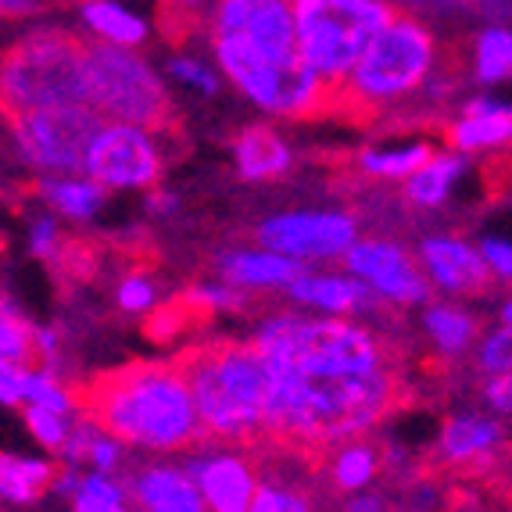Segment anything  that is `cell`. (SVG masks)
Wrapping results in <instances>:
<instances>
[{
    "label": "cell",
    "mask_w": 512,
    "mask_h": 512,
    "mask_svg": "<svg viewBox=\"0 0 512 512\" xmlns=\"http://www.w3.org/2000/svg\"><path fill=\"white\" fill-rule=\"evenodd\" d=\"M409 512H427V509H409Z\"/></svg>",
    "instance_id": "c3c4849f"
},
{
    "label": "cell",
    "mask_w": 512,
    "mask_h": 512,
    "mask_svg": "<svg viewBox=\"0 0 512 512\" xmlns=\"http://www.w3.org/2000/svg\"><path fill=\"white\" fill-rule=\"evenodd\" d=\"M22 423L26 430L33 434V441L47 452H61L72 437V427L69 419L61 416V412H51V409H40V405H26L22 409Z\"/></svg>",
    "instance_id": "e575fe53"
},
{
    "label": "cell",
    "mask_w": 512,
    "mask_h": 512,
    "mask_svg": "<svg viewBox=\"0 0 512 512\" xmlns=\"http://www.w3.org/2000/svg\"><path fill=\"white\" fill-rule=\"evenodd\" d=\"M83 69L90 108L101 111L104 119L144 126L162 140L180 129V111L172 104L165 83L129 47L108 40H86Z\"/></svg>",
    "instance_id": "52a82bcc"
},
{
    "label": "cell",
    "mask_w": 512,
    "mask_h": 512,
    "mask_svg": "<svg viewBox=\"0 0 512 512\" xmlns=\"http://www.w3.org/2000/svg\"><path fill=\"white\" fill-rule=\"evenodd\" d=\"M79 409L144 452H190L208 437L180 362H129L79 387Z\"/></svg>",
    "instance_id": "7a4b0ae2"
},
{
    "label": "cell",
    "mask_w": 512,
    "mask_h": 512,
    "mask_svg": "<svg viewBox=\"0 0 512 512\" xmlns=\"http://www.w3.org/2000/svg\"><path fill=\"white\" fill-rule=\"evenodd\" d=\"M416 258L423 265V273L430 276V283L448 298H480L495 283L484 251L462 237H423Z\"/></svg>",
    "instance_id": "5bb4252c"
},
{
    "label": "cell",
    "mask_w": 512,
    "mask_h": 512,
    "mask_svg": "<svg viewBox=\"0 0 512 512\" xmlns=\"http://www.w3.org/2000/svg\"><path fill=\"white\" fill-rule=\"evenodd\" d=\"M205 8V0H158V29L172 47H180L190 40V33L201 29Z\"/></svg>",
    "instance_id": "4dcf8cb0"
},
{
    "label": "cell",
    "mask_w": 512,
    "mask_h": 512,
    "mask_svg": "<svg viewBox=\"0 0 512 512\" xmlns=\"http://www.w3.org/2000/svg\"><path fill=\"white\" fill-rule=\"evenodd\" d=\"M423 330L437 344V351L448 355V359L466 355L480 337L477 316H473L470 308L455 305V301H430V305H423Z\"/></svg>",
    "instance_id": "7402d4cb"
},
{
    "label": "cell",
    "mask_w": 512,
    "mask_h": 512,
    "mask_svg": "<svg viewBox=\"0 0 512 512\" xmlns=\"http://www.w3.org/2000/svg\"><path fill=\"white\" fill-rule=\"evenodd\" d=\"M26 405H40V409H51V412H61V416H72L79 402L72 398V391H65V387H61V380L54 376V369L29 366Z\"/></svg>",
    "instance_id": "1f68e13d"
},
{
    "label": "cell",
    "mask_w": 512,
    "mask_h": 512,
    "mask_svg": "<svg viewBox=\"0 0 512 512\" xmlns=\"http://www.w3.org/2000/svg\"><path fill=\"white\" fill-rule=\"evenodd\" d=\"M477 369L484 376L512 373V323H502L480 337L477 344Z\"/></svg>",
    "instance_id": "8d00e7d4"
},
{
    "label": "cell",
    "mask_w": 512,
    "mask_h": 512,
    "mask_svg": "<svg viewBox=\"0 0 512 512\" xmlns=\"http://www.w3.org/2000/svg\"><path fill=\"white\" fill-rule=\"evenodd\" d=\"M341 262H344V273L359 276L384 305H398V308L430 305L434 283L423 273L419 258H412L409 251H405L402 244H394V240L359 237L355 248H351Z\"/></svg>",
    "instance_id": "8fae6325"
},
{
    "label": "cell",
    "mask_w": 512,
    "mask_h": 512,
    "mask_svg": "<svg viewBox=\"0 0 512 512\" xmlns=\"http://www.w3.org/2000/svg\"><path fill=\"white\" fill-rule=\"evenodd\" d=\"M197 316L208 319L215 312H233V308H244V291L233 287V283L219 280V283H190L187 291L180 294Z\"/></svg>",
    "instance_id": "d6a6232c"
},
{
    "label": "cell",
    "mask_w": 512,
    "mask_h": 512,
    "mask_svg": "<svg viewBox=\"0 0 512 512\" xmlns=\"http://www.w3.org/2000/svg\"><path fill=\"white\" fill-rule=\"evenodd\" d=\"M394 11L384 0H294L301 58L319 72L333 97Z\"/></svg>",
    "instance_id": "ba28073f"
},
{
    "label": "cell",
    "mask_w": 512,
    "mask_h": 512,
    "mask_svg": "<svg viewBox=\"0 0 512 512\" xmlns=\"http://www.w3.org/2000/svg\"><path fill=\"white\" fill-rule=\"evenodd\" d=\"M498 319H502V323H512V298L502 301V308H498Z\"/></svg>",
    "instance_id": "7dc6e473"
},
{
    "label": "cell",
    "mask_w": 512,
    "mask_h": 512,
    "mask_svg": "<svg viewBox=\"0 0 512 512\" xmlns=\"http://www.w3.org/2000/svg\"><path fill=\"white\" fill-rule=\"evenodd\" d=\"M187 473L201 487L208 512H251L255 491L262 484L251 455L226 444L212 452H194L187 459Z\"/></svg>",
    "instance_id": "4fadbf2b"
},
{
    "label": "cell",
    "mask_w": 512,
    "mask_h": 512,
    "mask_svg": "<svg viewBox=\"0 0 512 512\" xmlns=\"http://www.w3.org/2000/svg\"><path fill=\"white\" fill-rule=\"evenodd\" d=\"M169 72H172V79H180V83L194 86V90H201L205 97L219 94V79H215V72H208L197 58H172Z\"/></svg>",
    "instance_id": "f35d334b"
},
{
    "label": "cell",
    "mask_w": 512,
    "mask_h": 512,
    "mask_svg": "<svg viewBox=\"0 0 512 512\" xmlns=\"http://www.w3.org/2000/svg\"><path fill=\"white\" fill-rule=\"evenodd\" d=\"M15 151L36 176H83L86 154L94 144L104 115L90 104H61L4 115Z\"/></svg>",
    "instance_id": "9c48e42d"
},
{
    "label": "cell",
    "mask_w": 512,
    "mask_h": 512,
    "mask_svg": "<svg viewBox=\"0 0 512 512\" xmlns=\"http://www.w3.org/2000/svg\"><path fill=\"white\" fill-rule=\"evenodd\" d=\"M480 251H484V258H487V265H491L495 280L512 283V240L484 237V240H480Z\"/></svg>",
    "instance_id": "60d3db41"
},
{
    "label": "cell",
    "mask_w": 512,
    "mask_h": 512,
    "mask_svg": "<svg viewBox=\"0 0 512 512\" xmlns=\"http://www.w3.org/2000/svg\"><path fill=\"white\" fill-rule=\"evenodd\" d=\"M251 512H316V505H312V498L301 487L287 484L280 477H262Z\"/></svg>",
    "instance_id": "836d02e7"
},
{
    "label": "cell",
    "mask_w": 512,
    "mask_h": 512,
    "mask_svg": "<svg viewBox=\"0 0 512 512\" xmlns=\"http://www.w3.org/2000/svg\"><path fill=\"white\" fill-rule=\"evenodd\" d=\"M269 369L312 376H366L391 366V348L369 326L344 316L312 319L301 312H269L248 337Z\"/></svg>",
    "instance_id": "277c9868"
},
{
    "label": "cell",
    "mask_w": 512,
    "mask_h": 512,
    "mask_svg": "<svg viewBox=\"0 0 512 512\" xmlns=\"http://www.w3.org/2000/svg\"><path fill=\"white\" fill-rule=\"evenodd\" d=\"M470 69L473 79L484 86H495L512 79V29L487 26L470 40Z\"/></svg>",
    "instance_id": "4316f807"
},
{
    "label": "cell",
    "mask_w": 512,
    "mask_h": 512,
    "mask_svg": "<svg viewBox=\"0 0 512 512\" xmlns=\"http://www.w3.org/2000/svg\"><path fill=\"white\" fill-rule=\"evenodd\" d=\"M58 473H54V462L47 459H33V455H15L4 452L0 459V495L8 505H29L54 487Z\"/></svg>",
    "instance_id": "cb8c5ba5"
},
{
    "label": "cell",
    "mask_w": 512,
    "mask_h": 512,
    "mask_svg": "<svg viewBox=\"0 0 512 512\" xmlns=\"http://www.w3.org/2000/svg\"><path fill=\"white\" fill-rule=\"evenodd\" d=\"M158 140L162 137L144 126L104 122L86 154V176L108 190H154L165 169Z\"/></svg>",
    "instance_id": "30bf717a"
},
{
    "label": "cell",
    "mask_w": 512,
    "mask_h": 512,
    "mask_svg": "<svg viewBox=\"0 0 512 512\" xmlns=\"http://www.w3.org/2000/svg\"><path fill=\"white\" fill-rule=\"evenodd\" d=\"M129 502H133L129 484H122L104 470H94L83 473V480H79V491L72 495V512H133Z\"/></svg>",
    "instance_id": "f1b7e54d"
},
{
    "label": "cell",
    "mask_w": 512,
    "mask_h": 512,
    "mask_svg": "<svg viewBox=\"0 0 512 512\" xmlns=\"http://www.w3.org/2000/svg\"><path fill=\"white\" fill-rule=\"evenodd\" d=\"M83 22L94 29L97 40L119 43V47H137L147 40L144 22L115 0H83Z\"/></svg>",
    "instance_id": "83f0119b"
},
{
    "label": "cell",
    "mask_w": 512,
    "mask_h": 512,
    "mask_svg": "<svg viewBox=\"0 0 512 512\" xmlns=\"http://www.w3.org/2000/svg\"><path fill=\"white\" fill-rule=\"evenodd\" d=\"M283 294L294 305L316 308L323 316H362V312H373L380 301L359 276L351 273H305Z\"/></svg>",
    "instance_id": "e0dca14e"
},
{
    "label": "cell",
    "mask_w": 512,
    "mask_h": 512,
    "mask_svg": "<svg viewBox=\"0 0 512 512\" xmlns=\"http://www.w3.org/2000/svg\"><path fill=\"white\" fill-rule=\"evenodd\" d=\"M33 194L40 197L43 205L58 212L61 219L72 222H90L104 208L108 187L97 183L94 176H36Z\"/></svg>",
    "instance_id": "44dd1931"
},
{
    "label": "cell",
    "mask_w": 512,
    "mask_h": 512,
    "mask_svg": "<svg viewBox=\"0 0 512 512\" xmlns=\"http://www.w3.org/2000/svg\"><path fill=\"white\" fill-rule=\"evenodd\" d=\"M26 380H29V366L22 362H4L0 366V402L15 409V405H26Z\"/></svg>",
    "instance_id": "ab89813d"
},
{
    "label": "cell",
    "mask_w": 512,
    "mask_h": 512,
    "mask_svg": "<svg viewBox=\"0 0 512 512\" xmlns=\"http://www.w3.org/2000/svg\"><path fill=\"white\" fill-rule=\"evenodd\" d=\"M233 165H237L240 180L273 183L291 172L294 151L276 129L248 126V129H240L237 140H233Z\"/></svg>",
    "instance_id": "ffe728a7"
},
{
    "label": "cell",
    "mask_w": 512,
    "mask_h": 512,
    "mask_svg": "<svg viewBox=\"0 0 512 512\" xmlns=\"http://www.w3.org/2000/svg\"><path fill=\"white\" fill-rule=\"evenodd\" d=\"M29 255L43 258V262H58L61 258V226L58 212H40L29 219Z\"/></svg>",
    "instance_id": "74e56055"
},
{
    "label": "cell",
    "mask_w": 512,
    "mask_h": 512,
    "mask_svg": "<svg viewBox=\"0 0 512 512\" xmlns=\"http://www.w3.org/2000/svg\"><path fill=\"white\" fill-rule=\"evenodd\" d=\"M402 402L394 369L366 376H312L273 369L265 437L291 452H330L373 430Z\"/></svg>",
    "instance_id": "6da1fadb"
},
{
    "label": "cell",
    "mask_w": 512,
    "mask_h": 512,
    "mask_svg": "<svg viewBox=\"0 0 512 512\" xmlns=\"http://www.w3.org/2000/svg\"><path fill=\"white\" fill-rule=\"evenodd\" d=\"M86 40L65 29H33L4 51L0 94L4 115L61 104H90L83 69Z\"/></svg>",
    "instance_id": "8992f818"
},
{
    "label": "cell",
    "mask_w": 512,
    "mask_h": 512,
    "mask_svg": "<svg viewBox=\"0 0 512 512\" xmlns=\"http://www.w3.org/2000/svg\"><path fill=\"white\" fill-rule=\"evenodd\" d=\"M176 205H180V197L172 194V190H151V194H147V212H154V215H172Z\"/></svg>",
    "instance_id": "f6af8a7d"
},
{
    "label": "cell",
    "mask_w": 512,
    "mask_h": 512,
    "mask_svg": "<svg viewBox=\"0 0 512 512\" xmlns=\"http://www.w3.org/2000/svg\"><path fill=\"white\" fill-rule=\"evenodd\" d=\"M0 355L4 362H22V366L36 359V326H29L11 298H4L0 308Z\"/></svg>",
    "instance_id": "f546056e"
},
{
    "label": "cell",
    "mask_w": 512,
    "mask_h": 512,
    "mask_svg": "<svg viewBox=\"0 0 512 512\" xmlns=\"http://www.w3.org/2000/svg\"><path fill=\"white\" fill-rule=\"evenodd\" d=\"M126 484L140 512H208L201 487L187 473V466L147 462L129 473Z\"/></svg>",
    "instance_id": "2e32d148"
},
{
    "label": "cell",
    "mask_w": 512,
    "mask_h": 512,
    "mask_svg": "<svg viewBox=\"0 0 512 512\" xmlns=\"http://www.w3.org/2000/svg\"><path fill=\"white\" fill-rule=\"evenodd\" d=\"M462 172H466V158L459 151L448 154H434L416 176L405 180V201L412 208H444L452 190L459 187Z\"/></svg>",
    "instance_id": "603a6c76"
},
{
    "label": "cell",
    "mask_w": 512,
    "mask_h": 512,
    "mask_svg": "<svg viewBox=\"0 0 512 512\" xmlns=\"http://www.w3.org/2000/svg\"><path fill=\"white\" fill-rule=\"evenodd\" d=\"M258 244L298 262L344 258L359 240V222L348 212H280L258 222Z\"/></svg>",
    "instance_id": "7c38bea8"
},
{
    "label": "cell",
    "mask_w": 512,
    "mask_h": 512,
    "mask_svg": "<svg viewBox=\"0 0 512 512\" xmlns=\"http://www.w3.org/2000/svg\"><path fill=\"white\" fill-rule=\"evenodd\" d=\"M444 140L459 154L487 151V147L512 144V104L491 101V97H473L455 122L444 126Z\"/></svg>",
    "instance_id": "ac0fdd59"
},
{
    "label": "cell",
    "mask_w": 512,
    "mask_h": 512,
    "mask_svg": "<svg viewBox=\"0 0 512 512\" xmlns=\"http://www.w3.org/2000/svg\"><path fill=\"white\" fill-rule=\"evenodd\" d=\"M480 394H484V402L491 412H498V416H512V373L487 376L484 387H480Z\"/></svg>",
    "instance_id": "b9f144b4"
},
{
    "label": "cell",
    "mask_w": 512,
    "mask_h": 512,
    "mask_svg": "<svg viewBox=\"0 0 512 512\" xmlns=\"http://www.w3.org/2000/svg\"><path fill=\"white\" fill-rule=\"evenodd\" d=\"M58 355H61V337H58V330L36 326V359H40V366L58 369Z\"/></svg>",
    "instance_id": "7bdbcfd3"
},
{
    "label": "cell",
    "mask_w": 512,
    "mask_h": 512,
    "mask_svg": "<svg viewBox=\"0 0 512 512\" xmlns=\"http://www.w3.org/2000/svg\"><path fill=\"white\" fill-rule=\"evenodd\" d=\"M344 512H387V502L373 491H359L344 502Z\"/></svg>",
    "instance_id": "ee69618b"
},
{
    "label": "cell",
    "mask_w": 512,
    "mask_h": 512,
    "mask_svg": "<svg viewBox=\"0 0 512 512\" xmlns=\"http://www.w3.org/2000/svg\"><path fill=\"white\" fill-rule=\"evenodd\" d=\"M437 72V36L412 11H394L369 51L355 65L348 83L333 97L337 119H376L394 104L423 94Z\"/></svg>",
    "instance_id": "5b68a950"
},
{
    "label": "cell",
    "mask_w": 512,
    "mask_h": 512,
    "mask_svg": "<svg viewBox=\"0 0 512 512\" xmlns=\"http://www.w3.org/2000/svg\"><path fill=\"white\" fill-rule=\"evenodd\" d=\"M47 4L43 0H4V15L8 18H26V15H36V11H43Z\"/></svg>",
    "instance_id": "bcb514c9"
},
{
    "label": "cell",
    "mask_w": 512,
    "mask_h": 512,
    "mask_svg": "<svg viewBox=\"0 0 512 512\" xmlns=\"http://www.w3.org/2000/svg\"><path fill=\"white\" fill-rule=\"evenodd\" d=\"M208 437L251 448L265 437L273 369L251 341H208L176 355Z\"/></svg>",
    "instance_id": "3957f363"
},
{
    "label": "cell",
    "mask_w": 512,
    "mask_h": 512,
    "mask_svg": "<svg viewBox=\"0 0 512 512\" xmlns=\"http://www.w3.org/2000/svg\"><path fill=\"white\" fill-rule=\"evenodd\" d=\"M115 305H119L126 316L154 312V305H158V283H154V276L144 273V269L126 273L119 280V287H115Z\"/></svg>",
    "instance_id": "d590c367"
},
{
    "label": "cell",
    "mask_w": 512,
    "mask_h": 512,
    "mask_svg": "<svg viewBox=\"0 0 512 512\" xmlns=\"http://www.w3.org/2000/svg\"><path fill=\"white\" fill-rule=\"evenodd\" d=\"M505 444V427L498 419L480 416V412H459L441 427L437 437V452L452 466L466 462H487Z\"/></svg>",
    "instance_id": "d6986e66"
},
{
    "label": "cell",
    "mask_w": 512,
    "mask_h": 512,
    "mask_svg": "<svg viewBox=\"0 0 512 512\" xmlns=\"http://www.w3.org/2000/svg\"><path fill=\"white\" fill-rule=\"evenodd\" d=\"M219 280L233 283L240 291H287L294 280L308 273V262L287 258L269 248H230L215 255Z\"/></svg>",
    "instance_id": "9a60e30c"
},
{
    "label": "cell",
    "mask_w": 512,
    "mask_h": 512,
    "mask_svg": "<svg viewBox=\"0 0 512 512\" xmlns=\"http://www.w3.org/2000/svg\"><path fill=\"white\" fill-rule=\"evenodd\" d=\"M380 466H384V452L376 448L373 441H344L337 444V452L330 455V480L337 491H348V495H359L380 477Z\"/></svg>",
    "instance_id": "484cf974"
},
{
    "label": "cell",
    "mask_w": 512,
    "mask_h": 512,
    "mask_svg": "<svg viewBox=\"0 0 512 512\" xmlns=\"http://www.w3.org/2000/svg\"><path fill=\"white\" fill-rule=\"evenodd\" d=\"M437 154V147L430 140H412V144L398 147H366L355 154V165L366 172L369 180H409L416 176L423 165Z\"/></svg>",
    "instance_id": "d4e9b609"
}]
</instances>
